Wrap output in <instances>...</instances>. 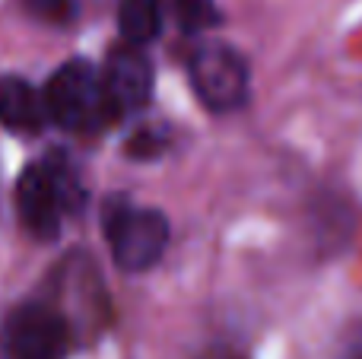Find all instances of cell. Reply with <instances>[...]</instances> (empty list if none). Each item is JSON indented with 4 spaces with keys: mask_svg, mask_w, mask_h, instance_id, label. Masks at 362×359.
<instances>
[{
    "mask_svg": "<svg viewBox=\"0 0 362 359\" xmlns=\"http://www.w3.org/2000/svg\"><path fill=\"white\" fill-rule=\"evenodd\" d=\"M45 112L67 131H95L115 114L105 83L89 61H67L45 86Z\"/></svg>",
    "mask_w": 362,
    "mask_h": 359,
    "instance_id": "obj_1",
    "label": "cell"
},
{
    "mask_svg": "<svg viewBox=\"0 0 362 359\" xmlns=\"http://www.w3.org/2000/svg\"><path fill=\"white\" fill-rule=\"evenodd\" d=\"M108 245H112L115 264L127 273H144L159 264L169 245V220L159 210L144 207H118L108 213Z\"/></svg>",
    "mask_w": 362,
    "mask_h": 359,
    "instance_id": "obj_2",
    "label": "cell"
},
{
    "mask_svg": "<svg viewBox=\"0 0 362 359\" xmlns=\"http://www.w3.org/2000/svg\"><path fill=\"white\" fill-rule=\"evenodd\" d=\"M70 197H74L70 172H64L57 163L25 165L16 182V213L35 239H54L64 210L70 207Z\"/></svg>",
    "mask_w": 362,
    "mask_h": 359,
    "instance_id": "obj_3",
    "label": "cell"
},
{
    "mask_svg": "<svg viewBox=\"0 0 362 359\" xmlns=\"http://www.w3.org/2000/svg\"><path fill=\"white\" fill-rule=\"evenodd\" d=\"M191 86L210 112H235L248 99V64L229 45H204L191 54Z\"/></svg>",
    "mask_w": 362,
    "mask_h": 359,
    "instance_id": "obj_4",
    "label": "cell"
},
{
    "mask_svg": "<svg viewBox=\"0 0 362 359\" xmlns=\"http://www.w3.org/2000/svg\"><path fill=\"white\" fill-rule=\"evenodd\" d=\"M70 347L67 322L48 305H19L4 328V359H64Z\"/></svg>",
    "mask_w": 362,
    "mask_h": 359,
    "instance_id": "obj_5",
    "label": "cell"
},
{
    "mask_svg": "<svg viewBox=\"0 0 362 359\" xmlns=\"http://www.w3.org/2000/svg\"><path fill=\"white\" fill-rule=\"evenodd\" d=\"M108 102L115 112H134L150 99L153 89V64L137 45H121L108 54L105 70H102Z\"/></svg>",
    "mask_w": 362,
    "mask_h": 359,
    "instance_id": "obj_6",
    "label": "cell"
},
{
    "mask_svg": "<svg viewBox=\"0 0 362 359\" xmlns=\"http://www.w3.org/2000/svg\"><path fill=\"white\" fill-rule=\"evenodd\" d=\"M48 112H45V95H38L19 76H4L0 80V121L10 131L19 134H35L45 124Z\"/></svg>",
    "mask_w": 362,
    "mask_h": 359,
    "instance_id": "obj_7",
    "label": "cell"
},
{
    "mask_svg": "<svg viewBox=\"0 0 362 359\" xmlns=\"http://www.w3.org/2000/svg\"><path fill=\"white\" fill-rule=\"evenodd\" d=\"M163 25V4L159 0H121L118 10V29L127 45H146L159 35Z\"/></svg>",
    "mask_w": 362,
    "mask_h": 359,
    "instance_id": "obj_8",
    "label": "cell"
},
{
    "mask_svg": "<svg viewBox=\"0 0 362 359\" xmlns=\"http://www.w3.org/2000/svg\"><path fill=\"white\" fill-rule=\"evenodd\" d=\"M172 16H175L178 29L187 32V35L223 23V13H219L216 0H172Z\"/></svg>",
    "mask_w": 362,
    "mask_h": 359,
    "instance_id": "obj_9",
    "label": "cell"
},
{
    "mask_svg": "<svg viewBox=\"0 0 362 359\" xmlns=\"http://www.w3.org/2000/svg\"><path fill=\"white\" fill-rule=\"evenodd\" d=\"M23 6L45 23H67L74 16V0H23Z\"/></svg>",
    "mask_w": 362,
    "mask_h": 359,
    "instance_id": "obj_10",
    "label": "cell"
},
{
    "mask_svg": "<svg viewBox=\"0 0 362 359\" xmlns=\"http://www.w3.org/2000/svg\"><path fill=\"white\" fill-rule=\"evenodd\" d=\"M356 359H362V353H359V356H356Z\"/></svg>",
    "mask_w": 362,
    "mask_h": 359,
    "instance_id": "obj_11",
    "label": "cell"
}]
</instances>
